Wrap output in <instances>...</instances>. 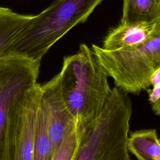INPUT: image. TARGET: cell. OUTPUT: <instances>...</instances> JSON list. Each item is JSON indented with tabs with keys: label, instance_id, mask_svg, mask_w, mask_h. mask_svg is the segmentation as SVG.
<instances>
[{
	"label": "cell",
	"instance_id": "cell-1",
	"mask_svg": "<svg viewBox=\"0 0 160 160\" xmlns=\"http://www.w3.org/2000/svg\"><path fill=\"white\" fill-rule=\"evenodd\" d=\"M64 99L86 131L96 123L111 94L109 75L91 48L79 45L78 52L64 58L58 73Z\"/></svg>",
	"mask_w": 160,
	"mask_h": 160
},
{
	"label": "cell",
	"instance_id": "cell-2",
	"mask_svg": "<svg viewBox=\"0 0 160 160\" xmlns=\"http://www.w3.org/2000/svg\"><path fill=\"white\" fill-rule=\"evenodd\" d=\"M104 0H54L35 15L18 33L2 56L16 55L40 61L62 36L84 22Z\"/></svg>",
	"mask_w": 160,
	"mask_h": 160
},
{
	"label": "cell",
	"instance_id": "cell-3",
	"mask_svg": "<svg viewBox=\"0 0 160 160\" xmlns=\"http://www.w3.org/2000/svg\"><path fill=\"white\" fill-rule=\"evenodd\" d=\"M132 114L128 94L113 88L96 123L84 130L74 160H131L128 139Z\"/></svg>",
	"mask_w": 160,
	"mask_h": 160
},
{
	"label": "cell",
	"instance_id": "cell-4",
	"mask_svg": "<svg viewBox=\"0 0 160 160\" xmlns=\"http://www.w3.org/2000/svg\"><path fill=\"white\" fill-rule=\"evenodd\" d=\"M91 49L116 87L126 94L138 95L147 89L160 69V30L137 48L109 51L92 44Z\"/></svg>",
	"mask_w": 160,
	"mask_h": 160
},
{
	"label": "cell",
	"instance_id": "cell-5",
	"mask_svg": "<svg viewBox=\"0 0 160 160\" xmlns=\"http://www.w3.org/2000/svg\"><path fill=\"white\" fill-rule=\"evenodd\" d=\"M40 95L41 84L38 82L12 105L6 125L1 160H32Z\"/></svg>",
	"mask_w": 160,
	"mask_h": 160
},
{
	"label": "cell",
	"instance_id": "cell-6",
	"mask_svg": "<svg viewBox=\"0 0 160 160\" xmlns=\"http://www.w3.org/2000/svg\"><path fill=\"white\" fill-rule=\"evenodd\" d=\"M40 61L16 55L0 57V160L7 119L14 103L36 86Z\"/></svg>",
	"mask_w": 160,
	"mask_h": 160
},
{
	"label": "cell",
	"instance_id": "cell-7",
	"mask_svg": "<svg viewBox=\"0 0 160 160\" xmlns=\"http://www.w3.org/2000/svg\"><path fill=\"white\" fill-rule=\"evenodd\" d=\"M40 103L46 116L54 155L67 135L79 124L64 99L58 73L41 84Z\"/></svg>",
	"mask_w": 160,
	"mask_h": 160
},
{
	"label": "cell",
	"instance_id": "cell-8",
	"mask_svg": "<svg viewBox=\"0 0 160 160\" xmlns=\"http://www.w3.org/2000/svg\"><path fill=\"white\" fill-rule=\"evenodd\" d=\"M160 30V19L151 22L119 24L105 38L102 48L112 51L137 48L149 40Z\"/></svg>",
	"mask_w": 160,
	"mask_h": 160
},
{
	"label": "cell",
	"instance_id": "cell-9",
	"mask_svg": "<svg viewBox=\"0 0 160 160\" xmlns=\"http://www.w3.org/2000/svg\"><path fill=\"white\" fill-rule=\"evenodd\" d=\"M128 148L138 160H160V139L155 129L131 132Z\"/></svg>",
	"mask_w": 160,
	"mask_h": 160
},
{
	"label": "cell",
	"instance_id": "cell-10",
	"mask_svg": "<svg viewBox=\"0 0 160 160\" xmlns=\"http://www.w3.org/2000/svg\"><path fill=\"white\" fill-rule=\"evenodd\" d=\"M160 19L156 0H123L121 24L151 22Z\"/></svg>",
	"mask_w": 160,
	"mask_h": 160
},
{
	"label": "cell",
	"instance_id": "cell-11",
	"mask_svg": "<svg viewBox=\"0 0 160 160\" xmlns=\"http://www.w3.org/2000/svg\"><path fill=\"white\" fill-rule=\"evenodd\" d=\"M35 15L21 14L0 6V57L18 33Z\"/></svg>",
	"mask_w": 160,
	"mask_h": 160
},
{
	"label": "cell",
	"instance_id": "cell-12",
	"mask_svg": "<svg viewBox=\"0 0 160 160\" xmlns=\"http://www.w3.org/2000/svg\"><path fill=\"white\" fill-rule=\"evenodd\" d=\"M53 156L47 121L39 101L34 129L32 160H52Z\"/></svg>",
	"mask_w": 160,
	"mask_h": 160
},
{
	"label": "cell",
	"instance_id": "cell-13",
	"mask_svg": "<svg viewBox=\"0 0 160 160\" xmlns=\"http://www.w3.org/2000/svg\"><path fill=\"white\" fill-rule=\"evenodd\" d=\"M84 129L79 124L65 138L52 160H74L82 142Z\"/></svg>",
	"mask_w": 160,
	"mask_h": 160
},
{
	"label": "cell",
	"instance_id": "cell-14",
	"mask_svg": "<svg viewBox=\"0 0 160 160\" xmlns=\"http://www.w3.org/2000/svg\"><path fill=\"white\" fill-rule=\"evenodd\" d=\"M148 93V99L151 104H154L160 101V85L153 86L152 89H146Z\"/></svg>",
	"mask_w": 160,
	"mask_h": 160
},
{
	"label": "cell",
	"instance_id": "cell-15",
	"mask_svg": "<svg viewBox=\"0 0 160 160\" xmlns=\"http://www.w3.org/2000/svg\"><path fill=\"white\" fill-rule=\"evenodd\" d=\"M151 86H156L160 85V69L155 72L151 78Z\"/></svg>",
	"mask_w": 160,
	"mask_h": 160
},
{
	"label": "cell",
	"instance_id": "cell-16",
	"mask_svg": "<svg viewBox=\"0 0 160 160\" xmlns=\"http://www.w3.org/2000/svg\"><path fill=\"white\" fill-rule=\"evenodd\" d=\"M151 108L152 110L156 114L160 116V101L154 104H152Z\"/></svg>",
	"mask_w": 160,
	"mask_h": 160
},
{
	"label": "cell",
	"instance_id": "cell-17",
	"mask_svg": "<svg viewBox=\"0 0 160 160\" xmlns=\"http://www.w3.org/2000/svg\"><path fill=\"white\" fill-rule=\"evenodd\" d=\"M156 1L158 4V8L159 10V13H160V0H156Z\"/></svg>",
	"mask_w": 160,
	"mask_h": 160
}]
</instances>
